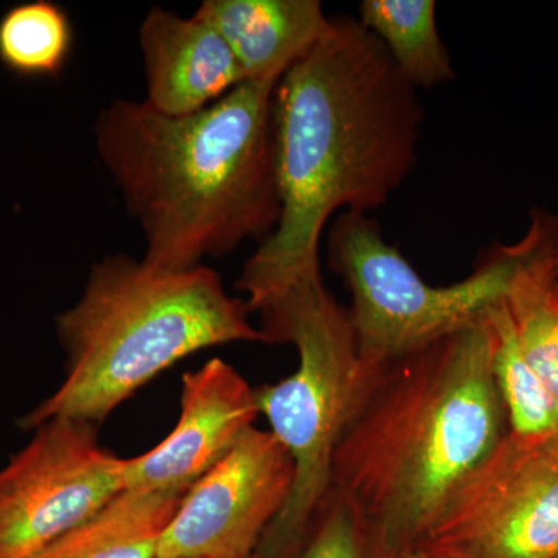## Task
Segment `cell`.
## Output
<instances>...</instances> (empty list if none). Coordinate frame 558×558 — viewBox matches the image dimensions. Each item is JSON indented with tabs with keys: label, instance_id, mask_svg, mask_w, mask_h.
I'll return each instance as SVG.
<instances>
[{
	"label": "cell",
	"instance_id": "obj_20",
	"mask_svg": "<svg viewBox=\"0 0 558 558\" xmlns=\"http://www.w3.org/2000/svg\"><path fill=\"white\" fill-rule=\"evenodd\" d=\"M553 267H554V274H556V277L558 278V242H557L556 252H554Z\"/></svg>",
	"mask_w": 558,
	"mask_h": 558
},
{
	"label": "cell",
	"instance_id": "obj_19",
	"mask_svg": "<svg viewBox=\"0 0 558 558\" xmlns=\"http://www.w3.org/2000/svg\"><path fill=\"white\" fill-rule=\"evenodd\" d=\"M396 558H440V557L429 556V554L424 553V550H421V549H409V550H403V553H400L399 556Z\"/></svg>",
	"mask_w": 558,
	"mask_h": 558
},
{
	"label": "cell",
	"instance_id": "obj_1",
	"mask_svg": "<svg viewBox=\"0 0 558 558\" xmlns=\"http://www.w3.org/2000/svg\"><path fill=\"white\" fill-rule=\"evenodd\" d=\"M357 17H329L314 47L278 81L271 137L281 219L236 288L250 312L322 274L319 240L333 213L387 204L416 163L424 108Z\"/></svg>",
	"mask_w": 558,
	"mask_h": 558
},
{
	"label": "cell",
	"instance_id": "obj_18",
	"mask_svg": "<svg viewBox=\"0 0 558 558\" xmlns=\"http://www.w3.org/2000/svg\"><path fill=\"white\" fill-rule=\"evenodd\" d=\"M295 558H379L355 509L330 488L310 537Z\"/></svg>",
	"mask_w": 558,
	"mask_h": 558
},
{
	"label": "cell",
	"instance_id": "obj_12",
	"mask_svg": "<svg viewBox=\"0 0 558 558\" xmlns=\"http://www.w3.org/2000/svg\"><path fill=\"white\" fill-rule=\"evenodd\" d=\"M197 17L222 36L247 81H279L329 24L318 0H205Z\"/></svg>",
	"mask_w": 558,
	"mask_h": 558
},
{
	"label": "cell",
	"instance_id": "obj_15",
	"mask_svg": "<svg viewBox=\"0 0 558 558\" xmlns=\"http://www.w3.org/2000/svg\"><path fill=\"white\" fill-rule=\"evenodd\" d=\"M73 44L69 14L50 0L20 3L0 17V64L20 78H57Z\"/></svg>",
	"mask_w": 558,
	"mask_h": 558
},
{
	"label": "cell",
	"instance_id": "obj_2",
	"mask_svg": "<svg viewBox=\"0 0 558 558\" xmlns=\"http://www.w3.org/2000/svg\"><path fill=\"white\" fill-rule=\"evenodd\" d=\"M363 366L333 454L332 490L359 513L377 557L396 558L427 535L509 432L508 416L487 318L413 354Z\"/></svg>",
	"mask_w": 558,
	"mask_h": 558
},
{
	"label": "cell",
	"instance_id": "obj_17",
	"mask_svg": "<svg viewBox=\"0 0 558 558\" xmlns=\"http://www.w3.org/2000/svg\"><path fill=\"white\" fill-rule=\"evenodd\" d=\"M553 258L550 253L517 274L506 306L521 354L558 398V278Z\"/></svg>",
	"mask_w": 558,
	"mask_h": 558
},
{
	"label": "cell",
	"instance_id": "obj_10",
	"mask_svg": "<svg viewBox=\"0 0 558 558\" xmlns=\"http://www.w3.org/2000/svg\"><path fill=\"white\" fill-rule=\"evenodd\" d=\"M256 389L222 359L183 376L178 425L159 446L124 462V488L190 490L258 416Z\"/></svg>",
	"mask_w": 558,
	"mask_h": 558
},
{
	"label": "cell",
	"instance_id": "obj_14",
	"mask_svg": "<svg viewBox=\"0 0 558 558\" xmlns=\"http://www.w3.org/2000/svg\"><path fill=\"white\" fill-rule=\"evenodd\" d=\"M357 20L380 40L414 89H429L454 80L433 0H363Z\"/></svg>",
	"mask_w": 558,
	"mask_h": 558
},
{
	"label": "cell",
	"instance_id": "obj_7",
	"mask_svg": "<svg viewBox=\"0 0 558 558\" xmlns=\"http://www.w3.org/2000/svg\"><path fill=\"white\" fill-rule=\"evenodd\" d=\"M413 549L440 558H558V436L506 433Z\"/></svg>",
	"mask_w": 558,
	"mask_h": 558
},
{
	"label": "cell",
	"instance_id": "obj_13",
	"mask_svg": "<svg viewBox=\"0 0 558 558\" xmlns=\"http://www.w3.org/2000/svg\"><path fill=\"white\" fill-rule=\"evenodd\" d=\"M186 492L124 488L33 558H157Z\"/></svg>",
	"mask_w": 558,
	"mask_h": 558
},
{
	"label": "cell",
	"instance_id": "obj_16",
	"mask_svg": "<svg viewBox=\"0 0 558 558\" xmlns=\"http://www.w3.org/2000/svg\"><path fill=\"white\" fill-rule=\"evenodd\" d=\"M494 339V376L509 432L558 436V398L521 354L506 300L488 312Z\"/></svg>",
	"mask_w": 558,
	"mask_h": 558
},
{
	"label": "cell",
	"instance_id": "obj_3",
	"mask_svg": "<svg viewBox=\"0 0 558 558\" xmlns=\"http://www.w3.org/2000/svg\"><path fill=\"white\" fill-rule=\"evenodd\" d=\"M278 81H244L189 116L116 100L94 124L98 159L145 240L143 260L167 270L263 244L281 219L271 97Z\"/></svg>",
	"mask_w": 558,
	"mask_h": 558
},
{
	"label": "cell",
	"instance_id": "obj_21",
	"mask_svg": "<svg viewBox=\"0 0 558 558\" xmlns=\"http://www.w3.org/2000/svg\"><path fill=\"white\" fill-rule=\"evenodd\" d=\"M253 558H256V557H253Z\"/></svg>",
	"mask_w": 558,
	"mask_h": 558
},
{
	"label": "cell",
	"instance_id": "obj_8",
	"mask_svg": "<svg viewBox=\"0 0 558 558\" xmlns=\"http://www.w3.org/2000/svg\"><path fill=\"white\" fill-rule=\"evenodd\" d=\"M89 422L51 418L0 470V558H33L124 490Z\"/></svg>",
	"mask_w": 558,
	"mask_h": 558
},
{
	"label": "cell",
	"instance_id": "obj_11",
	"mask_svg": "<svg viewBox=\"0 0 558 558\" xmlns=\"http://www.w3.org/2000/svg\"><path fill=\"white\" fill-rule=\"evenodd\" d=\"M146 105L167 116L208 108L247 81L226 40L196 14L153 7L140 25Z\"/></svg>",
	"mask_w": 558,
	"mask_h": 558
},
{
	"label": "cell",
	"instance_id": "obj_9",
	"mask_svg": "<svg viewBox=\"0 0 558 558\" xmlns=\"http://www.w3.org/2000/svg\"><path fill=\"white\" fill-rule=\"evenodd\" d=\"M292 458L252 427L186 492L157 558H253L292 492Z\"/></svg>",
	"mask_w": 558,
	"mask_h": 558
},
{
	"label": "cell",
	"instance_id": "obj_4",
	"mask_svg": "<svg viewBox=\"0 0 558 558\" xmlns=\"http://www.w3.org/2000/svg\"><path fill=\"white\" fill-rule=\"evenodd\" d=\"M245 300L223 288L218 271L167 270L124 253L92 266L81 299L57 317L68 354L60 388L22 417V429L51 418L100 422L179 360L202 349L258 341Z\"/></svg>",
	"mask_w": 558,
	"mask_h": 558
},
{
	"label": "cell",
	"instance_id": "obj_6",
	"mask_svg": "<svg viewBox=\"0 0 558 558\" xmlns=\"http://www.w3.org/2000/svg\"><path fill=\"white\" fill-rule=\"evenodd\" d=\"M557 242L558 216L535 208L519 242L494 245L468 278L438 288L388 244L376 219L344 211L330 226L328 263L351 292L360 360L381 365L483 323L517 274L554 253Z\"/></svg>",
	"mask_w": 558,
	"mask_h": 558
},
{
	"label": "cell",
	"instance_id": "obj_5",
	"mask_svg": "<svg viewBox=\"0 0 558 558\" xmlns=\"http://www.w3.org/2000/svg\"><path fill=\"white\" fill-rule=\"evenodd\" d=\"M256 314L269 343L299 351V369L256 389L259 414L292 458V492L267 529L256 558H295L332 488V462L357 399L365 366L349 311L326 290L322 274L301 279Z\"/></svg>",
	"mask_w": 558,
	"mask_h": 558
}]
</instances>
